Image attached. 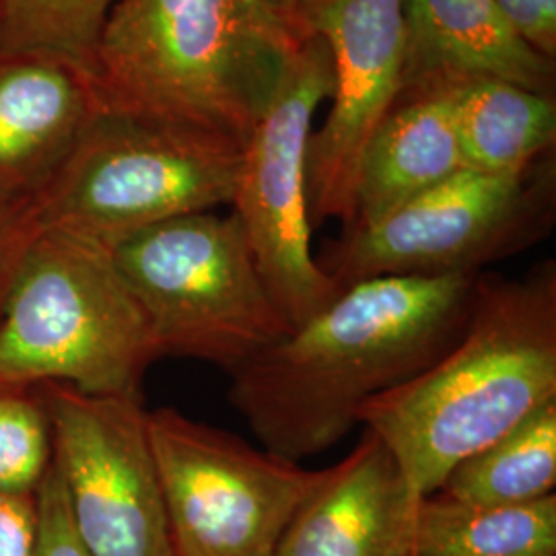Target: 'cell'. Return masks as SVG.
<instances>
[{
  "label": "cell",
  "instance_id": "1",
  "mask_svg": "<svg viewBox=\"0 0 556 556\" xmlns=\"http://www.w3.org/2000/svg\"><path fill=\"white\" fill-rule=\"evenodd\" d=\"M478 275L367 278L229 371V402L262 447L301 462L334 447L361 408L462 337Z\"/></svg>",
  "mask_w": 556,
  "mask_h": 556
},
{
  "label": "cell",
  "instance_id": "2",
  "mask_svg": "<svg viewBox=\"0 0 556 556\" xmlns=\"http://www.w3.org/2000/svg\"><path fill=\"white\" fill-rule=\"evenodd\" d=\"M556 402V268L526 277L478 275L456 344L394 390L374 397L358 425L396 457L415 497L433 495L466 457Z\"/></svg>",
  "mask_w": 556,
  "mask_h": 556
},
{
  "label": "cell",
  "instance_id": "3",
  "mask_svg": "<svg viewBox=\"0 0 556 556\" xmlns=\"http://www.w3.org/2000/svg\"><path fill=\"white\" fill-rule=\"evenodd\" d=\"M298 46L268 0H116L91 79L103 110L192 126L245 149Z\"/></svg>",
  "mask_w": 556,
  "mask_h": 556
},
{
  "label": "cell",
  "instance_id": "4",
  "mask_svg": "<svg viewBox=\"0 0 556 556\" xmlns=\"http://www.w3.org/2000/svg\"><path fill=\"white\" fill-rule=\"evenodd\" d=\"M153 361L149 326L112 252L40 227L0 314V388L66 383L139 396Z\"/></svg>",
  "mask_w": 556,
  "mask_h": 556
},
{
  "label": "cell",
  "instance_id": "5",
  "mask_svg": "<svg viewBox=\"0 0 556 556\" xmlns=\"http://www.w3.org/2000/svg\"><path fill=\"white\" fill-rule=\"evenodd\" d=\"M243 147L219 135L101 108L34 200L41 229L114 248L147 227L236 199Z\"/></svg>",
  "mask_w": 556,
  "mask_h": 556
},
{
  "label": "cell",
  "instance_id": "6",
  "mask_svg": "<svg viewBox=\"0 0 556 556\" xmlns=\"http://www.w3.org/2000/svg\"><path fill=\"white\" fill-rule=\"evenodd\" d=\"M110 252L139 303L157 358H199L229 374L293 330L236 213L163 220Z\"/></svg>",
  "mask_w": 556,
  "mask_h": 556
},
{
  "label": "cell",
  "instance_id": "7",
  "mask_svg": "<svg viewBox=\"0 0 556 556\" xmlns=\"http://www.w3.org/2000/svg\"><path fill=\"white\" fill-rule=\"evenodd\" d=\"M553 206L546 157L519 174L464 167L388 217L342 231L316 260L340 289L367 278L480 275L544 236Z\"/></svg>",
  "mask_w": 556,
  "mask_h": 556
},
{
  "label": "cell",
  "instance_id": "8",
  "mask_svg": "<svg viewBox=\"0 0 556 556\" xmlns=\"http://www.w3.org/2000/svg\"><path fill=\"white\" fill-rule=\"evenodd\" d=\"M174 556H275L324 470L186 417L147 410Z\"/></svg>",
  "mask_w": 556,
  "mask_h": 556
},
{
  "label": "cell",
  "instance_id": "9",
  "mask_svg": "<svg viewBox=\"0 0 556 556\" xmlns=\"http://www.w3.org/2000/svg\"><path fill=\"white\" fill-rule=\"evenodd\" d=\"M334 83L332 52L319 36H301L264 118L243 149L231 202L260 275L295 328L344 291L319 268L307 206V140L319 103Z\"/></svg>",
  "mask_w": 556,
  "mask_h": 556
},
{
  "label": "cell",
  "instance_id": "10",
  "mask_svg": "<svg viewBox=\"0 0 556 556\" xmlns=\"http://www.w3.org/2000/svg\"><path fill=\"white\" fill-rule=\"evenodd\" d=\"M50 418L71 516L91 556H174L139 396L36 386Z\"/></svg>",
  "mask_w": 556,
  "mask_h": 556
},
{
  "label": "cell",
  "instance_id": "11",
  "mask_svg": "<svg viewBox=\"0 0 556 556\" xmlns=\"http://www.w3.org/2000/svg\"><path fill=\"white\" fill-rule=\"evenodd\" d=\"M295 34L319 36L332 52V108L307 140L312 227L355 215L358 163L402 93L404 0H303Z\"/></svg>",
  "mask_w": 556,
  "mask_h": 556
},
{
  "label": "cell",
  "instance_id": "12",
  "mask_svg": "<svg viewBox=\"0 0 556 556\" xmlns=\"http://www.w3.org/2000/svg\"><path fill=\"white\" fill-rule=\"evenodd\" d=\"M101 103L91 75L48 52L0 50V202H34Z\"/></svg>",
  "mask_w": 556,
  "mask_h": 556
},
{
  "label": "cell",
  "instance_id": "13",
  "mask_svg": "<svg viewBox=\"0 0 556 556\" xmlns=\"http://www.w3.org/2000/svg\"><path fill=\"white\" fill-rule=\"evenodd\" d=\"M417 501L396 457L365 429L349 456L324 468L275 556H404Z\"/></svg>",
  "mask_w": 556,
  "mask_h": 556
},
{
  "label": "cell",
  "instance_id": "14",
  "mask_svg": "<svg viewBox=\"0 0 556 556\" xmlns=\"http://www.w3.org/2000/svg\"><path fill=\"white\" fill-rule=\"evenodd\" d=\"M478 79L553 96L555 60L521 40L495 0H404L402 89Z\"/></svg>",
  "mask_w": 556,
  "mask_h": 556
},
{
  "label": "cell",
  "instance_id": "15",
  "mask_svg": "<svg viewBox=\"0 0 556 556\" xmlns=\"http://www.w3.org/2000/svg\"><path fill=\"white\" fill-rule=\"evenodd\" d=\"M464 169L450 85L402 89L358 163L353 231Z\"/></svg>",
  "mask_w": 556,
  "mask_h": 556
},
{
  "label": "cell",
  "instance_id": "16",
  "mask_svg": "<svg viewBox=\"0 0 556 556\" xmlns=\"http://www.w3.org/2000/svg\"><path fill=\"white\" fill-rule=\"evenodd\" d=\"M450 89L464 167L519 174L553 151L555 96L489 79L466 80Z\"/></svg>",
  "mask_w": 556,
  "mask_h": 556
},
{
  "label": "cell",
  "instance_id": "17",
  "mask_svg": "<svg viewBox=\"0 0 556 556\" xmlns=\"http://www.w3.org/2000/svg\"><path fill=\"white\" fill-rule=\"evenodd\" d=\"M404 556H556V495L519 505L420 497Z\"/></svg>",
  "mask_w": 556,
  "mask_h": 556
},
{
  "label": "cell",
  "instance_id": "18",
  "mask_svg": "<svg viewBox=\"0 0 556 556\" xmlns=\"http://www.w3.org/2000/svg\"><path fill=\"white\" fill-rule=\"evenodd\" d=\"M556 402L462 459L435 493L470 505H519L555 495Z\"/></svg>",
  "mask_w": 556,
  "mask_h": 556
},
{
  "label": "cell",
  "instance_id": "19",
  "mask_svg": "<svg viewBox=\"0 0 556 556\" xmlns=\"http://www.w3.org/2000/svg\"><path fill=\"white\" fill-rule=\"evenodd\" d=\"M116 0H0V50L48 52L91 75L101 25Z\"/></svg>",
  "mask_w": 556,
  "mask_h": 556
},
{
  "label": "cell",
  "instance_id": "20",
  "mask_svg": "<svg viewBox=\"0 0 556 556\" xmlns=\"http://www.w3.org/2000/svg\"><path fill=\"white\" fill-rule=\"evenodd\" d=\"M54 456L36 388H0V495H34Z\"/></svg>",
  "mask_w": 556,
  "mask_h": 556
},
{
  "label": "cell",
  "instance_id": "21",
  "mask_svg": "<svg viewBox=\"0 0 556 556\" xmlns=\"http://www.w3.org/2000/svg\"><path fill=\"white\" fill-rule=\"evenodd\" d=\"M36 505L38 536L34 556H91L75 528L64 480L54 456L36 491Z\"/></svg>",
  "mask_w": 556,
  "mask_h": 556
},
{
  "label": "cell",
  "instance_id": "22",
  "mask_svg": "<svg viewBox=\"0 0 556 556\" xmlns=\"http://www.w3.org/2000/svg\"><path fill=\"white\" fill-rule=\"evenodd\" d=\"M40 231L34 202H0V314L21 258Z\"/></svg>",
  "mask_w": 556,
  "mask_h": 556
},
{
  "label": "cell",
  "instance_id": "23",
  "mask_svg": "<svg viewBox=\"0 0 556 556\" xmlns=\"http://www.w3.org/2000/svg\"><path fill=\"white\" fill-rule=\"evenodd\" d=\"M495 4L521 40L555 60L556 0H495Z\"/></svg>",
  "mask_w": 556,
  "mask_h": 556
},
{
  "label": "cell",
  "instance_id": "24",
  "mask_svg": "<svg viewBox=\"0 0 556 556\" xmlns=\"http://www.w3.org/2000/svg\"><path fill=\"white\" fill-rule=\"evenodd\" d=\"M38 505L34 495H0V556H34Z\"/></svg>",
  "mask_w": 556,
  "mask_h": 556
},
{
  "label": "cell",
  "instance_id": "25",
  "mask_svg": "<svg viewBox=\"0 0 556 556\" xmlns=\"http://www.w3.org/2000/svg\"><path fill=\"white\" fill-rule=\"evenodd\" d=\"M275 9H277L278 13L285 17V20L293 21V17H295V13L299 11V7H301V2L303 0H268ZM293 27V25H291Z\"/></svg>",
  "mask_w": 556,
  "mask_h": 556
}]
</instances>
